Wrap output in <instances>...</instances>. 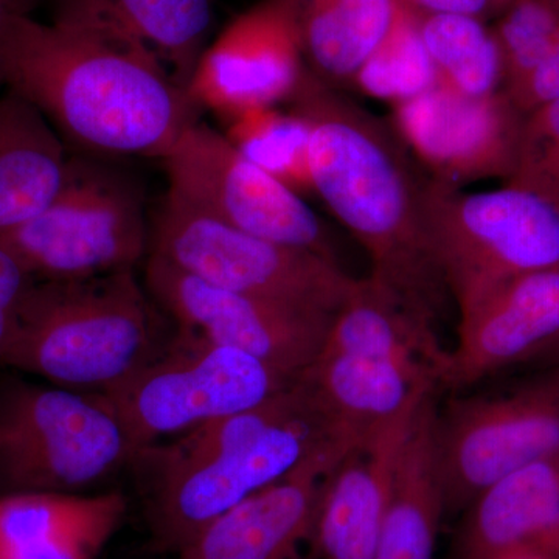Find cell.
I'll list each match as a JSON object with an SVG mask.
<instances>
[{"mask_svg": "<svg viewBox=\"0 0 559 559\" xmlns=\"http://www.w3.org/2000/svg\"><path fill=\"white\" fill-rule=\"evenodd\" d=\"M0 51L7 90L40 110L73 153L162 160L198 120L159 62L103 33L14 17Z\"/></svg>", "mask_w": 559, "mask_h": 559, "instance_id": "1", "label": "cell"}, {"mask_svg": "<svg viewBox=\"0 0 559 559\" xmlns=\"http://www.w3.org/2000/svg\"><path fill=\"white\" fill-rule=\"evenodd\" d=\"M290 103L310 123L312 193L366 250L370 277L436 323L450 290L430 252L425 182L412 170L406 146L393 128L310 69Z\"/></svg>", "mask_w": 559, "mask_h": 559, "instance_id": "2", "label": "cell"}, {"mask_svg": "<svg viewBox=\"0 0 559 559\" xmlns=\"http://www.w3.org/2000/svg\"><path fill=\"white\" fill-rule=\"evenodd\" d=\"M334 428L305 373L253 409L143 448V513L160 550L179 554L210 522L270 487L316 452L355 448Z\"/></svg>", "mask_w": 559, "mask_h": 559, "instance_id": "3", "label": "cell"}, {"mask_svg": "<svg viewBox=\"0 0 559 559\" xmlns=\"http://www.w3.org/2000/svg\"><path fill=\"white\" fill-rule=\"evenodd\" d=\"M175 331L135 271L35 280L0 364L58 388L105 393L157 358Z\"/></svg>", "mask_w": 559, "mask_h": 559, "instance_id": "4", "label": "cell"}, {"mask_svg": "<svg viewBox=\"0 0 559 559\" xmlns=\"http://www.w3.org/2000/svg\"><path fill=\"white\" fill-rule=\"evenodd\" d=\"M423 213L433 261L459 312L502 283L559 264V200L509 182L462 190L430 179Z\"/></svg>", "mask_w": 559, "mask_h": 559, "instance_id": "5", "label": "cell"}, {"mask_svg": "<svg viewBox=\"0 0 559 559\" xmlns=\"http://www.w3.org/2000/svg\"><path fill=\"white\" fill-rule=\"evenodd\" d=\"M145 202L142 182L120 162L70 151L53 201L0 241L35 280L135 271L150 255Z\"/></svg>", "mask_w": 559, "mask_h": 559, "instance_id": "6", "label": "cell"}, {"mask_svg": "<svg viewBox=\"0 0 559 559\" xmlns=\"http://www.w3.org/2000/svg\"><path fill=\"white\" fill-rule=\"evenodd\" d=\"M138 450L105 393L16 384L0 399V488L81 495Z\"/></svg>", "mask_w": 559, "mask_h": 559, "instance_id": "7", "label": "cell"}, {"mask_svg": "<svg viewBox=\"0 0 559 559\" xmlns=\"http://www.w3.org/2000/svg\"><path fill=\"white\" fill-rule=\"evenodd\" d=\"M301 374L176 326L157 358L105 395L139 452L167 437L253 409L296 384Z\"/></svg>", "mask_w": 559, "mask_h": 559, "instance_id": "8", "label": "cell"}, {"mask_svg": "<svg viewBox=\"0 0 559 559\" xmlns=\"http://www.w3.org/2000/svg\"><path fill=\"white\" fill-rule=\"evenodd\" d=\"M150 253L218 288L331 314L358 282L337 261L235 229L168 191L151 227Z\"/></svg>", "mask_w": 559, "mask_h": 559, "instance_id": "9", "label": "cell"}, {"mask_svg": "<svg viewBox=\"0 0 559 559\" xmlns=\"http://www.w3.org/2000/svg\"><path fill=\"white\" fill-rule=\"evenodd\" d=\"M168 193L255 237L337 261L329 234L296 191L249 160L223 131L197 120L162 159Z\"/></svg>", "mask_w": 559, "mask_h": 559, "instance_id": "10", "label": "cell"}, {"mask_svg": "<svg viewBox=\"0 0 559 559\" xmlns=\"http://www.w3.org/2000/svg\"><path fill=\"white\" fill-rule=\"evenodd\" d=\"M433 448L444 516L465 513L496 481L559 454V384L451 401L437 409Z\"/></svg>", "mask_w": 559, "mask_h": 559, "instance_id": "11", "label": "cell"}, {"mask_svg": "<svg viewBox=\"0 0 559 559\" xmlns=\"http://www.w3.org/2000/svg\"><path fill=\"white\" fill-rule=\"evenodd\" d=\"M143 283L176 326L241 349L288 373H305L318 360L334 316L218 288L151 253Z\"/></svg>", "mask_w": 559, "mask_h": 559, "instance_id": "12", "label": "cell"}, {"mask_svg": "<svg viewBox=\"0 0 559 559\" xmlns=\"http://www.w3.org/2000/svg\"><path fill=\"white\" fill-rule=\"evenodd\" d=\"M522 112L498 92L468 97L437 84L393 106V131L448 186L513 176L524 128Z\"/></svg>", "mask_w": 559, "mask_h": 559, "instance_id": "13", "label": "cell"}, {"mask_svg": "<svg viewBox=\"0 0 559 559\" xmlns=\"http://www.w3.org/2000/svg\"><path fill=\"white\" fill-rule=\"evenodd\" d=\"M307 70L288 3L261 0L205 47L187 92L197 108L226 120L293 100Z\"/></svg>", "mask_w": 559, "mask_h": 559, "instance_id": "14", "label": "cell"}, {"mask_svg": "<svg viewBox=\"0 0 559 559\" xmlns=\"http://www.w3.org/2000/svg\"><path fill=\"white\" fill-rule=\"evenodd\" d=\"M353 448L316 452L202 528L176 559H305L323 484Z\"/></svg>", "mask_w": 559, "mask_h": 559, "instance_id": "15", "label": "cell"}, {"mask_svg": "<svg viewBox=\"0 0 559 559\" xmlns=\"http://www.w3.org/2000/svg\"><path fill=\"white\" fill-rule=\"evenodd\" d=\"M559 333V264L502 283L460 311L444 388L462 389Z\"/></svg>", "mask_w": 559, "mask_h": 559, "instance_id": "16", "label": "cell"}, {"mask_svg": "<svg viewBox=\"0 0 559 559\" xmlns=\"http://www.w3.org/2000/svg\"><path fill=\"white\" fill-rule=\"evenodd\" d=\"M419 406L356 444L331 471L316 513L311 559H374L393 473Z\"/></svg>", "mask_w": 559, "mask_h": 559, "instance_id": "17", "label": "cell"}, {"mask_svg": "<svg viewBox=\"0 0 559 559\" xmlns=\"http://www.w3.org/2000/svg\"><path fill=\"white\" fill-rule=\"evenodd\" d=\"M305 377L334 428L355 444L395 425L440 385L417 367L349 353H320Z\"/></svg>", "mask_w": 559, "mask_h": 559, "instance_id": "18", "label": "cell"}, {"mask_svg": "<svg viewBox=\"0 0 559 559\" xmlns=\"http://www.w3.org/2000/svg\"><path fill=\"white\" fill-rule=\"evenodd\" d=\"M53 21L150 53L187 91L205 50L212 0H51Z\"/></svg>", "mask_w": 559, "mask_h": 559, "instance_id": "19", "label": "cell"}, {"mask_svg": "<svg viewBox=\"0 0 559 559\" xmlns=\"http://www.w3.org/2000/svg\"><path fill=\"white\" fill-rule=\"evenodd\" d=\"M538 549L559 558V454L503 477L463 513L459 559Z\"/></svg>", "mask_w": 559, "mask_h": 559, "instance_id": "20", "label": "cell"}, {"mask_svg": "<svg viewBox=\"0 0 559 559\" xmlns=\"http://www.w3.org/2000/svg\"><path fill=\"white\" fill-rule=\"evenodd\" d=\"M322 352L395 360L429 371L443 384L450 349L436 323L374 278H360L334 312Z\"/></svg>", "mask_w": 559, "mask_h": 559, "instance_id": "21", "label": "cell"}, {"mask_svg": "<svg viewBox=\"0 0 559 559\" xmlns=\"http://www.w3.org/2000/svg\"><path fill=\"white\" fill-rule=\"evenodd\" d=\"M70 150L31 102L0 94V237L39 215L64 182Z\"/></svg>", "mask_w": 559, "mask_h": 559, "instance_id": "22", "label": "cell"}, {"mask_svg": "<svg viewBox=\"0 0 559 559\" xmlns=\"http://www.w3.org/2000/svg\"><path fill=\"white\" fill-rule=\"evenodd\" d=\"M436 395L423 401L401 448L374 559H433L444 518L436 448Z\"/></svg>", "mask_w": 559, "mask_h": 559, "instance_id": "23", "label": "cell"}, {"mask_svg": "<svg viewBox=\"0 0 559 559\" xmlns=\"http://www.w3.org/2000/svg\"><path fill=\"white\" fill-rule=\"evenodd\" d=\"M307 68L326 84L349 83L392 25L400 0H286Z\"/></svg>", "mask_w": 559, "mask_h": 559, "instance_id": "24", "label": "cell"}, {"mask_svg": "<svg viewBox=\"0 0 559 559\" xmlns=\"http://www.w3.org/2000/svg\"><path fill=\"white\" fill-rule=\"evenodd\" d=\"M418 24L441 86L468 97L502 92L506 66L487 22L455 14H430L418 16Z\"/></svg>", "mask_w": 559, "mask_h": 559, "instance_id": "25", "label": "cell"}, {"mask_svg": "<svg viewBox=\"0 0 559 559\" xmlns=\"http://www.w3.org/2000/svg\"><path fill=\"white\" fill-rule=\"evenodd\" d=\"M119 491L100 495L20 491L0 495V551L33 549L64 538L121 506Z\"/></svg>", "mask_w": 559, "mask_h": 559, "instance_id": "26", "label": "cell"}, {"mask_svg": "<svg viewBox=\"0 0 559 559\" xmlns=\"http://www.w3.org/2000/svg\"><path fill=\"white\" fill-rule=\"evenodd\" d=\"M224 121V135L249 160L300 197L312 193L310 123L300 112L267 106L242 110Z\"/></svg>", "mask_w": 559, "mask_h": 559, "instance_id": "27", "label": "cell"}, {"mask_svg": "<svg viewBox=\"0 0 559 559\" xmlns=\"http://www.w3.org/2000/svg\"><path fill=\"white\" fill-rule=\"evenodd\" d=\"M349 83L367 97L392 106L412 100L439 84L414 11L400 2L384 38Z\"/></svg>", "mask_w": 559, "mask_h": 559, "instance_id": "28", "label": "cell"}, {"mask_svg": "<svg viewBox=\"0 0 559 559\" xmlns=\"http://www.w3.org/2000/svg\"><path fill=\"white\" fill-rule=\"evenodd\" d=\"M506 84L516 83L538 64L559 39V0H513L492 25Z\"/></svg>", "mask_w": 559, "mask_h": 559, "instance_id": "29", "label": "cell"}, {"mask_svg": "<svg viewBox=\"0 0 559 559\" xmlns=\"http://www.w3.org/2000/svg\"><path fill=\"white\" fill-rule=\"evenodd\" d=\"M127 513L128 506L120 507L86 527L38 549L0 551V559H97L123 524Z\"/></svg>", "mask_w": 559, "mask_h": 559, "instance_id": "30", "label": "cell"}, {"mask_svg": "<svg viewBox=\"0 0 559 559\" xmlns=\"http://www.w3.org/2000/svg\"><path fill=\"white\" fill-rule=\"evenodd\" d=\"M503 92L522 114L559 100V39L527 75L503 87Z\"/></svg>", "mask_w": 559, "mask_h": 559, "instance_id": "31", "label": "cell"}, {"mask_svg": "<svg viewBox=\"0 0 559 559\" xmlns=\"http://www.w3.org/2000/svg\"><path fill=\"white\" fill-rule=\"evenodd\" d=\"M33 282L35 278L25 270L16 253L5 242L0 241V360L16 318L17 308Z\"/></svg>", "mask_w": 559, "mask_h": 559, "instance_id": "32", "label": "cell"}, {"mask_svg": "<svg viewBox=\"0 0 559 559\" xmlns=\"http://www.w3.org/2000/svg\"><path fill=\"white\" fill-rule=\"evenodd\" d=\"M418 16L455 14L488 22L498 20L513 0H400Z\"/></svg>", "mask_w": 559, "mask_h": 559, "instance_id": "33", "label": "cell"}, {"mask_svg": "<svg viewBox=\"0 0 559 559\" xmlns=\"http://www.w3.org/2000/svg\"><path fill=\"white\" fill-rule=\"evenodd\" d=\"M39 0H0V35L14 17L31 16Z\"/></svg>", "mask_w": 559, "mask_h": 559, "instance_id": "34", "label": "cell"}, {"mask_svg": "<svg viewBox=\"0 0 559 559\" xmlns=\"http://www.w3.org/2000/svg\"><path fill=\"white\" fill-rule=\"evenodd\" d=\"M492 559H559L554 555L547 554V551L538 549H518L507 551V554L499 555V557Z\"/></svg>", "mask_w": 559, "mask_h": 559, "instance_id": "35", "label": "cell"}, {"mask_svg": "<svg viewBox=\"0 0 559 559\" xmlns=\"http://www.w3.org/2000/svg\"><path fill=\"white\" fill-rule=\"evenodd\" d=\"M2 86H5V80H3L2 51H0V87Z\"/></svg>", "mask_w": 559, "mask_h": 559, "instance_id": "36", "label": "cell"}]
</instances>
